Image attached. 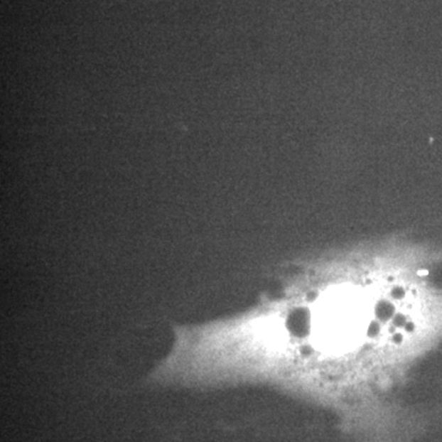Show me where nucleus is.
Listing matches in <instances>:
<instances>
[{"label": "nucleus", "instance_id": "nucleus-1", "mask_svg": "<svg viewBox=\"0 0 442 442\" xmlns=\"http://www.w3.org/2000/svg\"><path fill=\"white\" fill-rule=\"evenodd\" d=\"M441 263L442 249L399 234L293 259L276 293L187 327L185 376L311 401L357 442L411 441L418 419L399 394L442 344Z\"/></svg>", "mask_w": 442, "mask_h": 442}]
</instances>
